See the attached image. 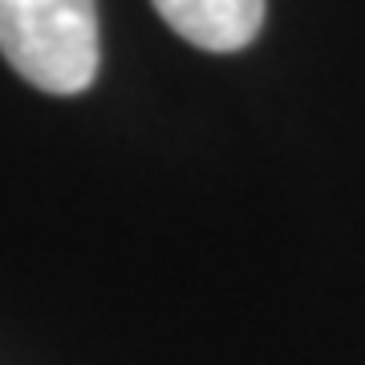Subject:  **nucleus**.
Listing matches in <instances>:
<instances>
[{"mask_svg": "<svg viewBox=\"0 0 365 365\" xmlns=\"http://www.w3.org/2000/svg\"><path fill=\"white\" fill-rule=\"evenodd\" d=\"M0 53L45 93L90 90L102 61L93 0H0Z\"/></svg>", "mask_w": 365, "mask_h": 365, "instance_id": "nucleus-1", "label": "nucleus"}, {"mask_svg": "<svg viewBox=\"0 0 365 365\" xmlns=\"http://www.w3.org/2000/svg\"><path fill=\"white\" fill-rule=\"evenodd\" d=\"M182 41L207 53H240L260 37L264 0H150Z\"/></svg>", "mask_w": 365, "mask_h": 365, "instance_id": "nucleus-2", "label": "nucleus"}]
</instances>
